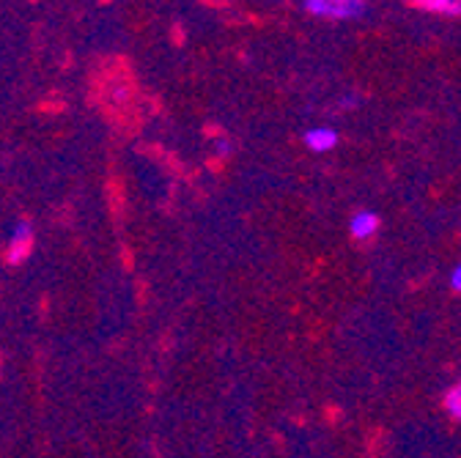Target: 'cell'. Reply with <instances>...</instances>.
<instances>
[{
	"label": "cell",
	"instance_id": "5b68a950",
	"mask_svg": "<svg viewBox=\"0 0 461 458\" xmlns=\"http://www.w3.org/2000/svg\"><path fill=\"white\" fill-rule=\"evenodd\" d=\"M418 9L434 12V14H453L461 17V0H418Z\"/></svg>",
	"mask_w": 461,
	"mask_h": 458
},
{
	"label": "cell",
	"instance_id": "277c9868",
	"mask_svg": "<svg viewBox=\"0 0 461 458\" xmlns=\"http://www.w3.org/2000/svg\"><path fill=\"white\" fill-rule=\"evenodd\" d=\"M349 231H352V237L355 239H368V237H374L376 231H379V214H374V211H357L352 220H349Z\"/></svg>",
	"mask_w": 461,
	"mask_h": 458
},
{
	"label": "cell",
	"instance_id": "6da1fadb",
	"mask_svg": "<svg viewBox=\"0 0 461 458\" xmlns=\"http://www.w3.org/2000/svg\"><path fill=\"white\" fill-rule=\"evenodd\" d=\"M303 9L327 20H357L366 14L368 6L363 0H305Z\"/></svg>",
	"mask_w": 461,
	"mask_h": 458
},
{
	"label": "cell",
	"instance_id": "7a4b0ae2",
	"mask_svg": "<svg viewBox=\"0 0 461 458\" xmlns=\"http://www.w3.org/2000/svg\"><path fill=\"white\" fill-rule=\"evenodd\" d=\"M31 242H33V231H31V222H17L14 228V237H12V247H9V261L12 264H20L28 258L31 253Z\"/></svg>",
	"mask_w": 461,
	"mask_h": 458
},
{
	"label": "cell",
	"instance_id": "52a82bcc",
	"mask_svg": "<svg viewBox=\"0 0 461 458\" xmlns=\"http://www.w3.org/2000/svg\"><path fill=\"white\" fill-rule=\"evenodd\" d=\"M450 285H453L456 292H461V264L453 269V274H450Z\"/></svg>",
	"mask_w": 461,
	"mask_h": 458
},
{
	"label": "cell",
	"instance_id": "8992f818",
	"mask_svg": "<svg viewBox=\"0 0 461 458\" xmlns=\"http://www.w3.org/2000/svg\"><path fill=\"white\" fill-rule=\"evenodd\" d=\"M445 409L450 412V418L461 420V382L447 390V395H445Z\"/></svg>",
	"mask_w": 461,
	"mask_h": 458
},
{
	"label": "cell",
	"instance_id": "3957f363",
	"mask_svg": "<svg viewBox=\"0 0 461 458\" xmlns=\"http://www.w3.org/2000/svg\"><path fill=\"white\" fill-rule=\"evenodd\" d=\"M303 140H305V146H308L311 151L321 154V151H330V148L338 146V132H335L332 127H313V130H308V132L303 135Z\"/></svg>",
	"mask_w": 461,
	"mask_h": 458
}]
</instances>
